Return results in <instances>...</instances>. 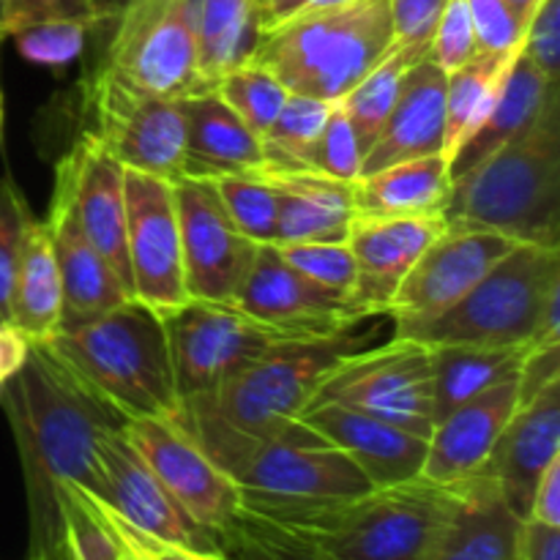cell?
Wrapping results in <instances>:
<instances>
[{"label":"cell","instance_id":"5bb4252c","mask_svg":"<svg viewBox=\"0 0 560 560\" xmlns=\"http://www.w3.org/2000/svg\"><path fill=\"white\" fill-rule=\"evenodd\" d=\"M173 189L186 295L191 301L233 304L255 260L257 244L235 228L208 180L180 175L173 180Z\"/></svg>","mask_w":560,"mask_h":560},{"label":"cell","instance_id":"bcb514c9","mask_svg":"<svg viewBox=\"0 0 560 560\" xmlns=\"http://www.w3.org/2000/svg\"><path fill=\"white\" fill-rule=\"evenodd\" d=\"M394 42L416 55H430V38L448 0H386Z\"/></svg>","mask_w":560,"mask_h":560},{"label":"cell","instance_id":"ffe728a7","mask_svg":"<svg viewBox=\"0 0 560 560\" xmlns=\"http://www.w3.org/2000/svg\"><path fill=\"white\" fill-rule=\"evenodd\" d=\"M233 306L262 323L306 334H334L355 326L345 299L317 288L295 271L273 244H260Z\"/></svg>","mask_w":560,"mask_h":560},{"label":"cell","instance_id":"7a4b0ae2","mask_svg":"<svg viewBox=\"0 0 560 560\" xmlns=\"http://www.w3.org/2000/svg\"><path fill=\"white\" fill-rule=\"evenodd\" d=\"M359 326L277 345L213 392L184 399L170 419L213 463L233 448L279 435L310 408L323 377L370 345L372 334Z\"/></svg>","mask_w":560,"mask_h":560},{"label":"cell","instance_id":"ba28073f","mask_svg":"<svg viewBox=\"0 0 560 560\" xmlns=\"http://www.w3.org/2000/svg\"><path fill=\"white\" fill-rule=\"evenodd\" d=\"M217 465L235 481L241 498L252 501H337L372 490L348 454L301 421L279 435L233 448Z\"/></svg>","mask_w":560,"mask_h":560},{"label":"cell","instance_id":"83f0119b","mask_svg":"<svg viewBox=\"0 0 560 560\" xmlns=\"http://www.w3.org/2000/svg\"><path fill=\"white\" fill-rule=\"evenodd\" d=\"M257 173L277 191L279 224L273 246L348 241L355 217L353 184L326 178L317 170L262 167Z\"/></svg>","mask_w":560,"mask_h":560},{"label":"cell","instance_id":"74e56055","mask_svg":"<svg viewBox=\"0 0 560 560\" xmlns=\"http://www.w3.org/2000/svg\"><path fill=\"white\" fill-rule=\"evenodd\" d=\"M213 186L219 202L235 228L249 241L260 244H273L277 241L279 224V202L273 186L262 178L260 173H230L217 175V178H202Z\"/></svg>","mask_w":560,"mask_h":560},{"label":"cell","instance_id":"ee69618b","mask_svg":"<svg viewBox=\"0 0 560 560\" xmlns=\"http://www.w3.org/2000/svg\"><path fill=\"white\" fill-rule=\"evenodd\" d=\"M479 52L512 55L523 49L525 22L509 0H468Z\"/></svg>","mask_w":560,"mask_h":560},{"label":"cell","instance_id":"d6a6232c","mask_svg":"<svg viewBox=\"0 0 560 560\" xmlns=\"http://www.w3.org/2000/svg\"><path fill=\"white\" fill-rule=\"evenodd\" d=\"M208 88L246 63L257 44V0H180Z\"/></svg>","mask_w":560,"mask_h":560},{"label":"cell","instance_id":"44dd1931","mask_svg":"<svg viewBox=\"0 0 560 560\" xmlns=\"http://www.w3.org/2000/svg\"><path fill=\"white\" fill-rule=\"evenodd\" d=\"M517 375L435 421L427 438L421 479L432 485H459L490 465L503 430L520 408Z\"/></svg>","mask_w":560,"mask_h":560},{"label":"cell","instance_id":"f907efd6","mask_svg":"<svg viewBox=\"0 0 560 560\" xmlns=\"http://www.w3.org/2000/svg\"><path fill=\"white\" fill-rule=\"evenodd\" d=\"M517 560H560V528L525 520Z\"/></svg>","mask_w":560,"mask_h":560},{"label":"cell","instance_id":"8992f818","mask_svg":"<svg viewBox=\"0 0 560 560\" xmlns=\"http://www.w3.org/2000/svg\"><path fill=\"white\" fill-rule=\"evenodd\" d=\"M394 47L386 0H345L260 33L249 60L273 71L290 93L334 104Z\"/></svg>","mask_w":560,"mask_h":560},{"label":"cell","instance_id":"e575fe53","mask_svg":"<svg viewBox=\"0 0 560 560\" xmlns=\"http://www.w3.org/2000/svg\"><path fill=\"white\" fill-rule=\"evenodd\" d=\"M424 55H416L405 47H394L364 80L355 88H350L342 98H339V107L348 115L350 126L355 131V140H359L361 153L366 156V151L372 148V142L381 135L383 124L392 115L394 104H397L399 88H402L405 71L421 60Z\"/></svg>","mask_w":560,"mask_h":560},{"label":"cell","instance_id":"60d3db41","mask_svg":"<svg viewBox=\"0 0 560 560\" xmlns=\"http://www.w3.org/2000/svg\"><path fill=\"white\" fill-rule=\"evenodd\" d=\"M277 249L310 282L348 301L355 284V260L348 241H306V244H282Z\"/></svg>","mask_w":560,"mask_h":560},{"label":"cell","instance_id":"7bdbcfd3","mask_svg":"<svg viewBox=\"0 0 560 560\" xmlns=\"http://www.w3.org/2000/svg\"><path fill=\"white\" fill-rule=\"evenodd\" d=\"M476 55H479V42H476L474 22H470L468 0H448L438 16L435 31H432L427 58L448 74V71L470 63Z\"/></svg>","mask_w":560,"mask_h":560},{"label":"cell","instance_id":"db71d44e","mask_svg":"<svg viewBox=\"0 0 560 560\" xmlns=\"http://www.w3.org/2000/svg\"><path fill=\"white\" fill-rule=\"evenodd\" d=\"M0 44H3V36H0ZM0 131H3V91H0Z\"/></svg>","mask_w":560,"mask_h":560},{"label":"cell","instance_id":"d4e9b609","mask_svg":"<svg viewBox=\"0 0 560 560\" xmlns=\"http://www.w3.org/2000/svg\"><path fill=\"white\" fill-rule=\"evenodd\" d=\"M446 131V71L421 58L405 71L397 104L361 162V175L419 156H443Z\"/></svg>","mask_w":560,"mask_h":560},{"label":"cell","instance_id":"ab89813d","mask_svg":"<svg viewBox=\"0 0 560 560\" xmlns=\"http://www.w3.org/2000/svg\"><path fill=\"white\" fill-rule=\"evenodd\" d=\"M102 20V0H3L0 31L5 38L38 27H82L93 33Z\"/></svg>","mask_w":560,"mask_h":560},{"label":"cell","instance_id":"603a6c76","mask_svg":"<svg viewBox=\"0 0 560 560\" xmlns=\"http://www.w3.org/2000/svg\"><path fill=\"white\" fill-rule=\"evenodd\" d=\"M44 224L49 230L60 288H63L60 331L85 326V323L113 312L124 301L135 299L129 288L118 279V273L113 271V266L98 255L96 246L82 233L69 200L58 186H52V200H49Z\"/></svg>","mask_w":560,"mask_h":560},{"label":"cell","instance_id":"484cf974","mask_svg":"<svg viewBox=\"0 0 560 560\" xmlns=\"http://www.w3.org/2000/svg\"><path fill=\"white\" fill-rule=\"evenodd\" d=\"M523 523L485 468L459 485V498L430 560H517Z\"/></svg>","mask_w":560,"mask_h":560},{"label":"cell","instance_id":"11a10c76","mask_svg":"<svg viewBox=\"0 0 560 560\" xmlns=\"http://www.w3.org/2000/svg\"><path fill=\"white\" fill-rule=\"evenodd\" d=\"M118 560H137V558H135V556H131V552H126V550H124V556H120Z\"/></svg>","mask_w":560,"mask_h":560},{"label":"cell","instance_id":"d590c367","mask_svg":"<svg viewBox=\"0 0 560 560\" xmlns=\"http://www.w3.org/2000/svg\"><path fill=\"white\" fill-rule=\"evenodd\" d=\"M257 137H266L271 124L277 120L279 109L288 102L290 91L273 71L266 66L246 60L235 66L228 74L219 77L211 88Z\"/></svg>","mask_w":560,"mask_h":560},{"label":"cell","instance_id":"836d02e7","mask_svg":"<svg viewBox=\"0 0 560 560\" xmlns=\"http://www.w3.org/2000/svg\"><path fill=\"white\" fill-rule=\"evenodd\" d=\"M517 55L520 52H479L470 63L446 74V131H443L446 164H452L459 148L470 140V135L487 118Z\"/></svg>","mask_w":560,"mask_h":560},{"label":"cell","instance_id":"1f68e13d","mask_svg":"<svg viewBox=\"0 0 560 560\" xmlns=\"http://www.w3.org/2000/svg\"><path fill=\"white\" fill-rule=\"evenodd\" d=\"M432 350V416L443 419L520 372L530 345H438Z\"/></svg>","mask_w":560,"mask_h":560},{"label":"cell","instance_id":"8fae6325","mask_svg":"<svg viewBox=\"0 0 560 560\" xmlns=\"http://www.w3.org/2000/svg\"><path fill=\"white\" fill-rule=\"evenodd\" d=\"M88 135L124 170L175 180L184 175L186 126L180 98L137 91L98 66L85 85Z\"/></svg>","mask_w":560,"mask_h":560},{"label":"cell","instance_id":"6da1fadb","mask_svg":"<svg viewBox=\"0 0 560 560\" xmlns=\"http://www.w3.org/2000/svg\"><path fill=\"white\" fill-rule=\"evenodd\" d=\"M0 402L25 481L27 560H71L60 512L63 487L93 492L96 441L124 421L36 345L3 386Z\"/></svg>","mask_w":560,"mask_h":560},{"label":"cell","instance_id":"f5cc1de1","mask_svg":"<svg viewBox=\"0 0 560 560\" xmlns=\"http://www.w3.org/2000/svg\"><path fill=\"white\" fill-rule=\"evenodd\" d=\"M539 3H541V0H509V5H512V9L517 11L520 16H523L525 25H528L530 14H534V11L539 9Z\"/></svg>","mask_w":560,"mask_h":560},{"label":"cell","instance_id":"4dcf8cb0","mask_svg":"<svg viewBox=\"0 0 560 560\" xmlns=\"http://www.w3.org/2000/svg\"><path fill=\"white\" fill-rule=\"evenodd\" d=\"M63 288L58 262L44 219H31L16 260L9 299V326H14L31 345H47L60 331Z\"/></svg>","mask_w":560,"mask_h":560},{"label":"cell","instance_id":"2e32d148","mask_svg":"<svg viewBox=\"0 0 560 560\" xmlns=\"http://www.w3.org/2000/svg\"><path fill=\"white\" fill-rule=\"evenodd\" d=\"M514 246H517L514 241L498 233L446 228V233L438 235L430 249L410 268L394 295L388 310L394 334L424 326L452 310Z\"/></svg>","mask_w":560,"mask_h":560},{"label":"cell","instance_id":"cb8c5ba5","mask_svg":"<svg viewBox=\"0 0 560 560\" xmlns=\"http://www.w3.org/2000/svg\"><path fill=\"white\" fill-rule=\"evenodd\" d=\"M560 457V383L520 405L503 430L487 470L506 506L528 520L541 474Z\"/></svg>","mask_w":560,"mask_h":560},{"label":"cell","instance_id":"681fc988","mask_svg":"<svg viewBox=\"0 0 560 560\" xmlns=\"http://www.w3.org/2000/svg\"><path fill=\"white\" fill-rule=\"evenodd\" d=\"M528 520L560 528V457L541 474L534 492V501H530Z\"/></svg>","mask_w":560,"mask_h":560},{"label":"cell","instance_id":"ac0fdd59","mask_svg":"<svg viewBox=\"0 0 560 560\" xmlns=\"http://www.w3.org/2000/svg\"><path fill=\"white\" fill-rule=\"evenodd\" d=\"M446 228L443 213L397 219L353 217L348 246L355 260V284L345 301L350 320L388 317L402 279Z\"/></svg>","mask_w":560,"mask_h":560},{"label":"cell","instance_id":"f1b7e54d","mask_svg":"<svg viewBox=\"0 0 560 560\" xmlns=\"http://www.w3.org/2000/svg\"><path fill=\"white\" fill-rule=\"evenodd\" d=\"M558 82L547 80L523 52L509 69L506 80H503L501 91H498L495 104L481 120L479 129L470 135L457 151V156L448 164L452 180L474 170L476 164L485 162L495 151H501L509 142L520 140L528 135L530 129L541 124L550 113L558 109Z\"/></svg>","mask_w":560,"mask_h":560},{"label":"cell","instance_id":"4fadbf2b","mask_svg":"<svg viewBox=\"0 0 560 560\" xmlns=\"http://www.w3.org/2000/svg\"><path fill=\"white\" fill-rule=\"evenodd\" d=\"M124 195L131 295L159 315H167L189 301L173 180L124 170Z\"/></svg>","mask_w":560,"mask_h":560},{"label":"cell","instance_id":"b9f144b4","mask_svg":"<svg viewBox=\"0 0 560 560\" xmlns=\"http://www.w3.org/2000/svg\"><path fill=\"white\" fill-rule=\"evenodd\" d=\"M361 162H364V153H361L359 140H355L353 126H350L342 107L334 102L331 113H328L326 124H323L320 137H317L315 148H312L310 167L326 175V178L355 184L361 178Z\"/></svg>","mask_w":560,"mask_h":560},{"label":"cell","instance_id":"9f6ffc18","mask_svg":"<svg viewBox=\"0 0 560 560\" xmlns=\"http://www.w3.org/2000/svg\"><path fill=\"white\" fill-rule=\"evenodd\" d=\"M0 20H3V0H0ZM0 36H3V31H0ZM5 38V36H3Z\"/></svg>","mask_w":560,"mask_h":560},{"label":"cell","instance_id":"f546056e","mask_svg":"<svg viewBox=\"0 0 560 560\" xmlns=\"http://www.w3.org/2000/svg\"><path fill=\"white\" fill-rule=\"evenodd\" d=\"M452 173L441 153L408 159L353 184L355 217H435L452 197Z\"/></svg>","mask_w":560,"mask_h":560},{"label":"cell","instance_id":"30bf717a","mask_svg":"<svg viewBox=\"0 0 560 560\" xmlns=\"http://www.w3.org/2000/svg\"><path fill=\"white\" fill-rule=\"evenodd\" d=\"M312 405H342L394 427L430 438L432 416V350L413 339L361 348L345 355L317 386Z\"/></svg>","mask_w":560,"mask_h":560},{"label":"cell","instance_id":"8d00e7d4","mask_svg":"<svg viewBox=\"0 0 560 560\" xmlns=\"http://www.w3.org/2000/svg\"><path fill=\"white\" fill-rule=\"evenodd\" d=\"M328 113H331V102L290 93L284 107L279 109L277 120H273L271 129L262 137L268 151L266 167L312 170V148H315L317 137H320Z\"/></svg>","mask_w":560,"mask_h":560},{"label":"cell","instance_id":"7dc6e473","mask_svg":"<svg viewBox=\"0 0 560 560\" xmlns=\"http://www.w3.org/2000/svg\"><path fill=\"white\" fill-rule=\"evenodd\" d=\"M102 509H104V517H107L109 523V530H113L115 539H118V545L124 547L126 552H131L137 560H217L219 556V550L197 552L191 550V547H180V545H173V541L156 539V536L145 534V530L135 528V525H129L126 520H120L118 514H115L109 506H104V503Z\"/></svg>","mask_w":560,"mask_h":560},{"label":"cell","instance_id":"f6af8a7d","mask_svg":"<svg viewBox=\"0 0 560 560\" xmlns=\"http://www.w3.org/2000/svg\"><path fill=\"white\" fill-rule=\"evenodd\" d=\"M520 52L547 77L558 82L560 71V0H541L525 25Z\"/></svg>","mask_w":560,"mask_h":560},{"label":"cell","instance_id":"3957f363","mask_svg":"<svg viewBox=\"0 0 560 560\" xmlns=\"http://www.w3.org/2000/svg\"><path fill=\"white\" fill-rule=\"evenodd\" d=\"M459 485H432L419 476L337 501L241 498V509L331 560H430Z\"/></svg>","mask_w":560,"mask_h":560},{"label":"cell","instance_id":"52a82bcc","mask_svg":"<svg viewBox=\"0 0 560 560\" xmlns=\"http://www.w3.org/2000/svg\"><path fill=\"white\" fill-rule=\"evenodd\" d=\"M560 288V249L517 244L501 257L452 310L416 326L399 339L438 345H485V348H534L536 323L547 299Z\"/></svg>","mask_w":560,"mask_h":560},{"label":"cell","instance_id":"277c9868","mask_svg":"<svg viewBox=\"0 0 560 560\" xmlns=\"http://www.w3.org/2000/svg\"><path fill=\"white\" fill-rule=\"evenodd\" d=\"M38 348L120 421L173 416L178 410L162 315L142 301H124L85 326L58 331Z\"/></svg>","mask_w":560,"mask_h":560},{"label":"cell","instance_id":"d6986e66","mask_svg":"<svg viewBox=\"0 0 560 560\" xmlns=\"http://www.w3.org/2000/svg\"><path fill=\"white\" fill-rule=\"evenodd\" d=\"M55 186L69 200L82 233L131 293L124 167L85 131L55 167Z\"/></svg>","mask_w":560,"mask_h":560},{"label":"cell","instance_id":"816d5d0a","mask_svg":"<svg viewBox=\"0 0 560 560\" xmlns=\"http://www.w3.org/2000/svg\"><path fill=\"white\" fill-rule=\"evenodd\" d=\"M27 353H31V342L14 326L0 323V392L25 364Z\"/></svg>","mask_w":560,"mask_h":560},{"label":"cell","instance_id":"9c48e42d","mask_svg":"<svg viewBox=\"0 0 560 560\" xmlns=\"http://www.w3.org/2000/svg\"><path fill=\"white\" fill-rule=\"evenodd\" d=\"M162 323L180 402L213 392L277 345L301 337H323L271 326L246 315L238 306L217 301L189 299L162 315Z\"/></svg>","mask_w":560,"mask_h":560},{"label":"cell","instance_id":"f35d334b","mask_svg":"<svg viewBox=\"0 0 560 560\" xmlns=\"http://www.w3.org/2000/svg\"><path fill=\"white\" fill-rule=\"evenodd\" d=\"M213 541L224 560H331L244 509L228 528L213 536Z\"/></svg>","mask_w":560,"mask_h":560},{"label":"cell","instance_id":"9a60e30c","mask_svg":"<svg viewBox=\"0 0 560 560\" xmlns=\"http://www.w3.org/2000/svg\"><path fill=\"white\" fill-rule=\"evenodd\" d=\"M120 432L202 530L217 536L233 523L241 490L170 416L124 421Z\"/></svg>","mask_w":560,"mask_h":560},{"label":"cell","instance_id":"7402d4cb","mask_svg":"<svg viewBox=\"0 0 560 560\" xmlns=\"http://www.w3.org/2000/svg\"><path fill=\"white\" fill-rule=\"evenodd\" d=\"M301 424L348 454L372 487H392L421 476L427 438L342 405H312Z\"/></svg>","mask_w":560,"mask_h":560},{"label":"cell","instance_id":"7c38bea8","mask_svg":"<svg viewBox=\"0 0 560 560\" xmlns=\"http://www.w3.org/2000/svg\"><path fill=\"white\" fill-rule=\"evenodd\" d=\"M102 66L153 96L186 98L211 91L180 0H124Z\"/></svg>","mask_w":560,"mask_h":560},{"label":"cell","instance_id":"5b68a950","mask_svg":"<svg viewBox=\"0 0 560 560\" xmlns=\"http://www.w3.org/2000/svg\"><path fill=\"white\" fill-rule=\"evenodd\" d=\"M448 228L560 249V113L454 178Z\"/></svg>","mask_w":560,"mask_h":560},{"label":"cell","instance_id":"e0dca14e","mask_svg":"<svg viewBox=\"0 0 560 560\" xmlns=\"http://www.w3.org/2000/svg\"><path fill=\"white\" fill-rule=\"evenodd\" d=\"M96 487L91 495L113 509L120 520L162 541L217 552V541L202 530L175 498L164 490L145 459L131 448L120 430L104 432L96 441Z\"/></svg>","mask_w":560,"mask_h":560},{"label":"cell","instance_id":"4316f807","mask_svg":"<svg viewBox=\"0 0 560 560\" xmlns=\"http://www.w3.org/2000/svg\"><path fill=\"white\" fill-rule=\"evenodd\" d=\"M180 109L186 126V178L257 173L268 164L262 137H257L213 91L180 98Z\"/></svg>","mask_w":560,"mask_h":560},{"label":"cell","instance_id":"6f0895ef","mask_svg":"<svg viewBox=\"0 0 560 560\" xmlns=\"http://www.w3.org/2000/svg\"><path fill=\"white\" fill-rule=\"evenodd\" d=\"M217 560H224V556H222V552H219V556H217Z\"/></svg>","mask_w":560,"mask_h":560},{"label":"cell","instance_id":"c3c4849f","mask_svg":"<svg viewBox=\"0 0 560 560\" xmlns=\"http://www.w3.org/2000/svg\"><path fill=\"white\" fill-rule=\"evenodd\" d=\"M339 3H345V0H257V33L273 31L293 16L331 9Z\"/></svg>","mask_w":560,"mask_h":560}]
</instances>
